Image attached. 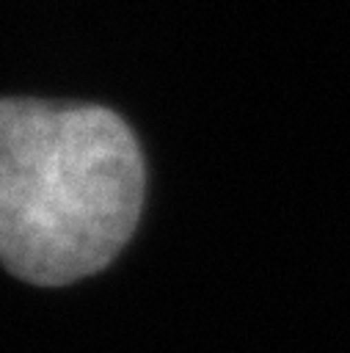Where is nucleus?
Wrapping results in <instances>:
<instances>
[{"label": "nucleus", "mask_w": 350, "mask_h": 353, "mask_svg": "<svg viewBox=\"0 0 350 353\" xmlns=\"http://www.w3.org/2000/svg\"><path fill=\"white\" fill-rule=\"evenodd\" d=\"M143 154L99 105L0 99V265L39 287L99 273L143 210Z\"/></svg>", "instance_id": "1"}]
</instances>
